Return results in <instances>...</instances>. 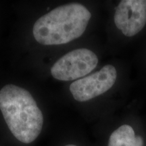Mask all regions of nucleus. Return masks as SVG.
<instances>
[{
	"mask_svg": "<svg viewBox=\"0 0 146 146\" xmlns=\"http://www.w3.org/2000/svg\"><path fill=\"white\" fill-rule=\"evenodd\" d=\"M114 23L124 35H136L146 24V0L120 1L114 14Z\"/></svg>",
	"mask_w": 146,
	"mask_h": 146,
	"instance_id": "obj_5",
	"label": "nucleus"
},
{
	"mask_svg": "<svg viewBox=\"0 0 146 146\" xmlns=\"http://www.w3.org/2000/svg\"><path fill=\"white\" fill-rule=\"evenodd\" d=\"M91 17L88 9L81 3L63 5L39 18L35 23L33 33L41 45L66 44L83 34Z\"/></svg>",
	"mask_w": 146,
	"mask_h": 146,
	"instance_id": "obj_2",
	"label": "nucleus"
},
{
	"mask_svg": "<svg viewBox=\"0 0 146 146\" xmlns=\"http://www.w3.org/2000/svg\"><path fill=\"white\" fill-rule=\"evenodd\" d=\"M0 110L12 135L24 143L33 142L41 132L43 116L32 95L9 84L0 90Z\"/></svg>",
	"mask_w": 146,
	"mask_h": 146,
	"instance_id": "obj_1",
	"label": "nucleus"
},
{
	"mask_svg": "<svg viewBox=\"0 0 146 146\" xmlns=\"http://www.w3.org/2000/svg\"><path fill=\"white\" fill-rule=\"evenodd\" d=\"M141 137L136 135L133 127L124 125L116 129L110 137L108 146H143Z\"/></svg>",
	"mask_w": 146,
	"mask_h": 146,
	"instance_id": "obj_6",
	"label": "nucleus"
},
{
	"mask_svg": "<svg viewBox=\"0 0 146 146\" xmlns=\"http://www.w3.org/2000/svg\"><path fill=\"white\" fill-rule=\"evenodd\" d=\"M65 146H76V145H72V144H69V145H65Z\"/></svg>",
	"mask_w": 146,
	"mask_h": 146,
	"instance_id": "obj_7",
	"label": "nucleus"
},
{
	"mask_svg": "<svg viewBox=\"0 0 146 146\" xmlns=\"http://www.w3.org/2000/svg\"><path fill=\"white\" fill-rule=\"evenodd\" d=\"M117 78L114 66L106 65L98 72L73 82L70 91L78 102H86L102 95L112 88Z\"/></svg>",
	"mask_w": 146,
	"mask_h": 146,
	"instance_id": "obj_4",
	"label": "nucleus"
},
{
	"mask_svg": "<svg viewBox=\"0 0 146 146\" xmlns=\"http://www.w3.org/2000/svg\"><path fill=\"white\" fill-rule=\"evenodd\" d=\"M98 58L94 52L81 48L60 58L51 68L52 75L59 81H68L83 77L96 68Z\"/></svg>",
	"mask_w": 146,
	"mask_h": 146,
	"instance_id": "obj_3",
	"label": "nucleus"
}]
</instances>
